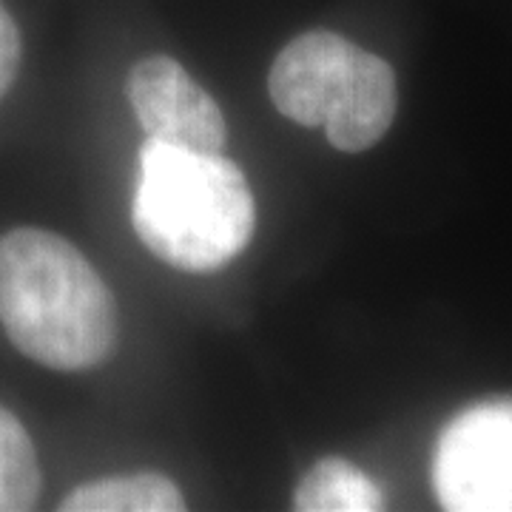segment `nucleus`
Returning <instances> with one entry per match:
<instances>
[{
	"instance_id": "obj_4",
	"label": "nucleus",
	"mask_w": 512,
	"mask_h": 512,
	"mask_svg": "<svg viewBox=\"0 0 512 512\" xmlns=\"http://www.w3.org/2000/svg\"><path fill=\"white\" fill-rule=\"evenodd\" d=\"M126 94L151 140L191 151H222L228 126L217 100L174 57L140 60L126 80Z\"/></svg>"
},
{
	"instance_id": "obj_5",
	"label": "nucleus",
	"mask_w": 512,
	"mask_h": 512,
	"mask_svg": "<svg viewBox=\"0 0 512 512\" xmlns=\"http://www.w3.org/2000/svg\"><path fill=\"white\" fill-rule=\"evenodd\" d=\"M362 57L365 49L328 29L293 37L268 74L271 103L299 126H325L330 111L353 89Z\"/></svg>"
},
{
	"instance_id": "obj_2",
	"label": "nucleus",
	"mask_w": 512,
	"mask_h": 512,
	"mask_svg": "<svg viewBox=\"0 0 512 512\" xmlns=\"http://www.w3.org/2000/svg\"><path fill=\"white\" fill-rule=\"evenodd\" d=\"M131 222L165 265L211 274L251 242L256 202L239 165L220 151H191L148 137L140 148Z\"/></svg>"
},
{
	"instance_id": "obj_10",
	"label": "nucleus",
	"mask_w": 512,
	"mask_h": 512,
	"mask_svg": "<svg viewBox=\"0 0 512 512\" xmlns=\"http://www.w3.org/2000/svg\"><path fill=\"white\" fill-rule=\"evenodd\" d=\"M20 57H23V40H20L18 23L0 0V100L6 97L18 77Z\"/></svg>"
},
{
	"instance_id": "obj_3",
	"label": "nucleus",
	"mask_w": 512,
	"mask_h": 512,
	"mask_svg": "<svg viewBox=\"0 0 512 512\" xmlns=\"http://www.w3.org/2000/svg\"><path fill=\"white\" fill-rule=\"evenodd\" d=\"M433 487L450 512H512V399H484L447 421Z\"/></svg>"
},
{
	"instance_id": "obj_9",
	"label": "nucleus",
	"mask_w": 512,
	"mask_h": 512,
	"mask_svg": "<svg viewBox=\"0 0 512 512\" xmlns=\"http://www.w3.org/2000/svg\"><path fill=\"white\" fill-rule=\"evenodd\" d=\"M40 484L35 444L18 416L0 407V512L35 510Z\"/></svg>"
},
{
	"instance_id": "obj_7",
	"label": "nucleus",
	"mask_w": 512,
	"mask_h": 512,
	"mask_svg": "<svg viewBox=\"0 0 512 512\" xmlns=\"http://www.w3.org/2000/svg\"><path fill=\"white\" fill-rule=\"evenodd\" d=\"M63 512H180L183 493L160 473L114 476L80 484L63 498Z\"/></svg>"
},
{
	"instance_id": "obj_6",
	"label": "nucleus",
	"mask_w": 512,
	"mask_h": 512,
	"mask_svg": "<svg viewBox=\"0 0 512 512\" xmlns=\"http://www.w3.org/2000/svg\"><path fill=\"white\" fill-rule=\"evenodd\" d=\"M396 74L379 55L365 52L353 89L342 106L330 111L325 120V137L333 148L345 154H359L373 148L396 117Z\"/></svg>"
},
{
	"instance_id": "obj_1",
	"label": "nucleus",
	"mask_w": 512,
	"mask_h": 512,
	"mask_svg": "<svg viewBox=\"0 0 512 512\" xmlns=\"http://www.w3.org/2000/svg\"><path fill=\"white\" fill-rule=\"evenodd\" d=\"M0 325L32 362L52 370L103 365L117 345V305L69 239L43 228L0 237Z\"/></svg>"
},
{
	"instance_id": "obj_8",
	"label": "nucleus",
	"mask_w": 512,
	"mask_h": 512,
	"mask_svg": "<svg viewBox=\"0 0 512 512\" xmlns=\"http://www.w3.org/2000/svg\"><path fill=\"white\" fill-rule=\"evenodd\" d=\"M299 512H376L384 510L382 490L353 461L339 456L319 458L293 493Z\"/></svg>"
}]
</instances>
